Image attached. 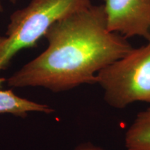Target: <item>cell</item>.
<instances>
[{"label": "cell", "mask_w": 150, "mask_h": 150, "mask_svg": "<svg viewBox=\"0 0 150 150\" xmlns=\"http://www.w3.org/2000/svg\"><path fill=\"white\" fill-rule=\"evenodd\" d=\"M45 38L46 50L13 74L8 86L61 92L97 84L99 71L134 48L127 38L108 29L103 4L59 20Z\"/></svg>", "instance_id": "obj_1"}, {"label": "cell", "mask_w": 150, "mask_h": 150, "mask_svg": "<svg viewBox=\"0 0 150 150\" xmlns=\"http://www.w3.org/2000/svg\"><path fill=\"white\" fill-rule=\"evenodd\" d=\"M92 5L91 0H31L16 10L5 35H0V70L19 52L34 47L55 22Z\"/></svg>", "instance_id": "obj_2"}, {"label": "cell", "mask_w": 150, "mask_h": 150, "mask_svg": "<svg viewBox=\"0 0 150 150\" xmlns=\"http://www.w3.org/2000/svg\"><path fill=\"white\" fill-rule=\"evenodd\" d=\"M97 84L104 91L105 102L114 108L150 104V41L99 71Z\"/></svg>", "instance_id": "obj_3"}, {"label": "cell", "mask_w": 150, "mask_h": 150, "mask_svg": "<svg viewBox=\"0 0 150 150\" xmlns=\"http://www.w3.org/2000/svg\"><path fill=\"white\" fill-rule=\"evenodd\" d=\"M108 29L125 38L150 41V0H103Z\"/></svg>", "instance_id": "obj_4"}, {"label": "cell", "mask_w": 150, "mask_h": 150, "mask_svg": "<svg viewBox=\"0 0 150 150\" xmlns=\"http://www.w3.org/2000/svg\"><path fill=\"white\" fill-rule=\"evenodd\" d=\"M5 80L4 78H0V85ZM54 110L47 105L22 98L11 91L0 89V113H9L23 117L29 112L51 113Z\"/></svg>", "instance_id": "obj_5"}, {"label": "cell", "mask_w": 150, "mask_h": 150, "mask_svg": "<svg viewBox=\"0 0 150 150\" xmlns=\"http://www.w3.org/2000/svg\"><path fill=\"white\" fill-rule=\"evenodd\" d=\"M127 150H150V107L138 112L125 137Z\"/></svg>", "instance_id": "obj_6"}, {"label": "cell", "mask_w": 150, "mask_h": 150, "mask_svg": "<svg viewBox=\"0 0 150 150\" xmlns=\"http://www.w3.org/2000/svg\"><path fill=\"white\" fill-rule=\"evenodd\" d=\"M74 150H104L102 147H98V146L94 145L93 144L89 143H84L79 146H78Z\"/></svg>", "instance_id": "obj_7"}, {"label": "cell", "mask_w": 150, "mask_h": 150, "mask_svg": "<svg viewBox=\"0 0 150 150\" xmlns=\"http://www.w3.org/2000/svg\"><path fill=\"white\" fill-rule=\"evenodd\" d=\"M5 0H0V13L3 12L4 11V6H3V2ZM6 1H8V2L12 3V4H16L18 0H6Z\"/></svg>", "instance_id": "obj_8"}]
</instances>
